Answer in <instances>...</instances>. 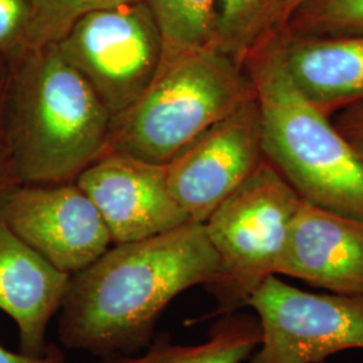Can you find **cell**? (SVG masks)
Here are the masks:
<instances>
[{
    "mask_svg": "<svg viewBox=\"0 0 363 363\" xmlns=\"http://www.w3.org/2000/svg\"><path fill=\"white\" fill-rule=\"evenodd\" d=\"M247 307L261 327V342L247 363H322L363 349L362 295L306 292L271 276Z\"/></svg>",
    "mask_w": 363,
    "mask_h": 363,
    "instance_id": "52a82bcc",
    "label": "cell"
},
{
    "mask_svg": "<svg viewBox=\"0 0 363 363\" xmlns=\"http://www.w3.org/2000/svg\"><path fill=\"white\" fill-rule=\"evenodd\" d=\"M9 84V62L0 57V205L15 187L22 184L13 166L4 125V105Z\"/></svg>",
    "mask_w": 363,
    "mask_h": 363,
    "instance_id": "ffe728a7",
    "label": "cell"
},
{
    "mask_svg": "<svg viewBox=\"0 0 363 363\" xmlns=\"http://www.w3.org/2000/svg\"><path fill=\"white\" fill-rule=\"evenodd\" d=\"M0 363H65V355L58 346L52 345L42 357H31L23 352H13L0 346Z\"/></svg>",
    "mask_w": 363,
    "mask_h": 363,
    "instance_id": "7402d4cb",
    "label": "cell"
},
{
    "mask_svg": "<svg viewBox=\"0 0 363 363\" xmlns=\"http://www.w3.org/2000/svg\"><path fill=\"white\" fill-rule=\"evenodd\" d=\"M55 45L112 117L143 96L164 61L162 33L144 0L85 15Z\"/></svg>",
    "mask_w": 363,
    "mask_h": 363,
    "instance_id": "8992f818",
    "label": "cell"
},
{
    "mask_svg": "<svg viewBox=\"0 0 363 363\" xmlns=\"http://www.w3.org/2000/svg\"><path fill=\"white\" fill-rule=\"evenodd\" d=\"M279 276L333 294L363 296V222L303 201L294 217Z\"/></svg>",
    "mask_w": 363,
    "mask_h": 363,
    "instance_id": "8fae6325",
    "label": "cell"
},
{
    "mask_svg": "<svg viewBox=\"0 0 363 363\" xmlns=\"http://www.w3.org/2000/svg\"><path fill=\"white\" fill-rule=\"evenodd\" d=\"M280 35L291 76L325 115L363 100V37L296 38L284 30Z\"/></svg>",
    "mask_w": 363,
    "mask_h": 363,
    "instance_id": "4fadbf2b",
    "label": "cell"
},
{
    "mask_svg": "<svg viewBox=\"0 0 363 363\" xmlns=\"http://www.w3.org/2000/svg\"><path fill=\"white\" fill-rule=\"evenodd\" d=\"M4 125L22 184L76 182L104 155L112 115L55 43L7 58Z\"/></svg>",
    "mask_w": 363,
    "mask_h": 363,
    "instance_id": "7a4b0ae2",
    "label": "cell"
},
{
    "mask_svg": "<svg viewBox=\"0 0 363 363\" xmlns=\"http://www.w3.org/2000/svg\"><path fill=\"white\" fill-rule=\"evenodd\" d=\"M30 25L27 0H0V57L9 58L26 45Z\"/></svg>",
    "mask_w": 363,
    "mask_h": 363,
    "instance_id": "d6986e66",
    "label": "cell"
},
{
    "mask_svg": "<svg viewBox=\"0 0 363 363\" xmlns=\"http://www.w3.org/2000/svg\"><path fill=\"white\" fill-rule=\"evenodd\" d=\"M242 65L259 106L265 160L303 201L363 222V159L291 76L280 30L261 39Z\"/></svg>",
    "mask_w": 363,
    "mask_h": 363,
    "instance_id": "3957f363",
    "label": "cell"
},
{
    "mask_svg": "<svg viewBox=\"0 0 363 363\" xmlns=\"http://www.w3.org/2000/svg\"><path fill=\"white\" fill-rule=\"evenodd\" d=\"M155 16L164 61L214 43L217 0H144Z\"/></svg>",
    "mask_w": 363,
    "mask_h": 363,
    "instance_id": "2e32d148",
    "label": "cell"
},
{
    "mask_svg": "<svg viewBox=\"0 0 363 363\" xmlns=\"http://www.w3.org/2000/svg\"><path fill=\"white\" fill-rule=\"evenodd\" d=\"M259 342L257 316L235 311L218 316L202 343H175L169 333H160L144 352L104 357L94 363H244Z\"/></svg>",
    "mask_w": 363,
    "mask_h": 363,
    "instance_id": "5bb4252c",
    "label": "cell"
},
{
    "mask_svg": "<svg viewBox=\"0 0 363 363\" xmlns=\"http://www.w3.org/2000/svg\"><path fill=\"white\" fill-rule=\"evenodd\" d=\"M279 30V0H217L214 46L241 65L261 39Z\"/></svg>",
    "mask_w": 363,
    "mask_h": 363,
    "instance_id": "9a60e30c",
    "label": "cell"
},
{
    "mask_svg": "<svg viewBox=\"0 0 363 363\" xmlns=\"http://www.w3.org/2000/svg\"><path fill=\"white\" fill-rule=\"evenodd\" d=\"M0 220L70 276L113 244L100 211L76 182L19 184L0 205Z\"/></svg>",
    "mask_w": 363,
    "mask_h": 363,
    "instance_id": "ba28073f",
    "label": "cell"
},
{
    "mask_svg": "<svg viewBox=\"0 0 363 363\" xmlns=\"http://www.w3.org/2000/svg\"><path fill=\"white\" fill-rule=\"evenodd\" d=\"M70 274L57 269L0 220V311L19 331L21 352L46 354L48 330L69 289Z\"/></svg>",
    "mask_w": 363,
    "mask_h": 363,
    "instance_id": "7c38bea8",
    "label": "cell"
},
{
    "mask_svg": "<svg viewBox=\"0 0 363 363\" xmlns=\"http://www.w3.org/2000/svg\"><path fill=\"white\" fill-rule=\"evenodd\" d=\"M30 25L25 48L55 43L85 15L138 0H27ZM23 48V49H25Z\"/></svg>",
    "mask_w": 363,
    "mask_h": 363,
    "instance_id": "ac0fdd59",
    "label": "cell"
},
{
    "mask_svg": "<svg viewBox=\"0 0 363 363\" xmlns=\"http://www.w3.org/2000/svg\"><path fill=\"white\" fill-rule=\"evenodd\" d=\"M220 261L203 223L189 222L144 240L112 244L70 276L58 312L62 346L99 358L144 350L182 292L216 281Z\"/></svg>",
    "mask_w": 363,
    "mask_h": 363,
    "instance_id": "6da1fadb",
    "label": "cell"
},
{
    "mask_svg": "<svg viewBox=\"0 0 363 363\" xmlns=\"http://www.w3.org/2000/svg\"><path fill=\"white\" fill-rule=\"evenodd\" d=\"M331 120L352 150L363 159V100L339 109Z\"/></svg>",
    "mask_w": 363,
    "mask_h": 363,
    "instance_id": "44dd1931",
    "label": "cell"
},
{
    "mask_svg": "<svg viewBox=\"0 0 363 363\" xmlns=\"http://www.w3.org/2000/svg\"><path fill=\"white\" fill-rule=\"evenodd\" d=\"M76 183L100 211L113 244L144 240L191 222L169 190L166 164L108 152Z\"/></svg>",
    "mask_w": 363,
    "mask_h": 363,
    "instance_id": "30bf717a",
    "label": "cell"
},
{
    "mask_svg": "<svg viewBox=\"0 0 363 363\" xmlns=\"http://www.w3.org/2000/svg\"><path fill=\"white\" fill-rule=\"evenodd\" d=\"M283 30L296 38L363 37V0H306Z\"/></svg>",
    "mask_w": 363,
    "mask_h": 363,
    "instance_id": "e0dca14e",
    "label": "cell"
},
{
    "mask_svg": "<svg viewBox=\"0 0 363 363\" xmlns=\"http://www.w3.org/2000/svg\"><path fill=\"white\" fill-rule=\"evenodd\" d=\"M306 0H279V30L286 27V22L292 16V13L298 10V7Z\"/></svg>",
    "mask_w": 363,
    "mask_h": 363,
    "instance_id": "603a6c76",
    "label": "cell"
},
{
    "mask_svg": "<svg viewBox=\"0 0 363 363\" xmlns=\"http://www.w3.org/2000/svg\"><path fill=\"white\" fill-rule=\"evenodd\" d=\"M303 199L264 159L203 222L220 272L206 291L216 308L206 318L241 311L267 279L279 276L294 217Z\"/></svg>",
    "mask_w": 363,
    "mask_h": 363,
    "instance_id": "5b68a950",
    "label": "cell"
},
{
    "mask_svg": "<svg viewBox=\"0 0 363 363\" xmlns=\"http://www.w3.org/2000/svg\"><path fill=\"white\" fill-rule=\"evenodd\" d=\"M253 97L244 65L214 45L182 52L163 61L143 96L112 118L105 154L166 164Z\"/></svg>",
    "mask_w": 363,
    "mask_h": 363,
    "instance_id": "277c9868",
    "label": "cell"
},
{
    "mask_svg": "<svg viewBox=\"0 0 363 363\" xmlns=\"http://www.w3.org/2000/svg\"><path fill=\"white\" fill-rule=\"evenodd\" d=\"M264 159L259 106L253 97L166 163L169 190L191 222L203 223Z\"/></svg>",
    "mask_w": 363,
    "mask_h": 363,
    "instance_id": "9c48e42d",
    "label": "cell"
}]
</instances>
